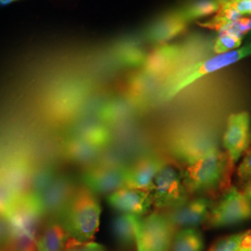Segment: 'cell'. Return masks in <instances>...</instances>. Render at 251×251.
Here are the masks:
<instances>
[{
	"instance_id": "cell-10",
	"label": "cell",
	"mask_w": 251,
	"mask_h": 251,
	"mask_svg": "<svg viewBox=\"0 0 251 251\" xmlns=\"http://www.w3.org/2000/svg\"><path fill=\"white\" fill-rule=\"evenodd\" d=\"M212 206L209 199L200 197L173 208L168 217L175 229L195 228L206 223Z\"/></svg>"
},
{
	"instance_id": "cell-15",
	"label": "cell",
	"mask_w": 251,
	"mask_h": 251,
	"mask_svg": "<svg viewBox=\"0 0 251 251\" xmlns=\"http://www.w3.org/2000/svg\"><path fill=\"white\" fill-rule=\"evenodd\" d=\"M102 147L90 141L75 136H70L64 144L65 155L71 161L79 165H88L95 161L100 154Z\"/></svg>"
},
{
	"instance_id": "cell-24",
	"label": "cell",
	"mask_w": 251,
	"mask_h": 251,
	"mask_svg": "<svg viewBox=\"0 0 251 251\" xmlns=\"http://www.w3.org/2000/svg\"><path fill=\"white\" fill-rule=\"evenodd\" d=\"M18 200L19 198L9 186L0 179V215L3 217L8 215Z\"/></svg>"
},
{
	"instance_id": "cell-22",
	"label": "cell",
	"mask_w": 251,
	"mask_h": 251,
	"mask_svg": "<svg viewBox=\"0 0 251 251\" xmlns=\"http://www.w3.org/2000/svg\"><path fill=\"white\" fill-rule=\"evenodd\" d=\"M242 37L234 36L229 33L219 32L214 40L213 53L222 54L237 50L242 44Z\"/></svg>"
},
{
	"instance_id": "cell-33",
	"label": "cell",
	"mask_w": 251,
	"mask_h": 251,
	"mask_svg": "<svg viewBox=\"0 0 251 251\" xmlns=\"http://www.w3.org/2000/svg\"><path fill=\"white\" fill-rule=\"evenodd\" d=\"M221 6L223 5H226V4H230V3H233L235 2V0H216Z\"/></svg>"
},
{
	"instance_id": "cell-20",
	"label": "cell",
	"mask_w": 251,
	"mask_h": 251,
	"mask_svg": "<svg viewBox=\"0 0 251 251\" xmlns=\"http://www.w3.org/2000/svg\"><path fill=\"white\" fill-rule=\"evenodd\" d=\"M204 241L195 228H184L176 233L171 244V251H203Z\"/></svg>"
},
{
	"instance_id": "cell-4",
	"label": "cell",
	"mask_w": 251,
	"mask_h": 251,
	"mask_svg": "<svg viewBox=\"0 0 251 251\" xmlns=\"http://www.w3.org/2000/svg\"><path fill=\"white\" fill-rule=\"evenodd\" d=\"M152 203L159 208H175L188 200L189 191L179 166L163 162L151 188Z\"/></svg>"
},
{
	"instance_id": "cell-16",
	"label": "cell",
	"mask_w": 251,
	"mask_h": 251,
	"mask_svg": "<svg viewBox=\"0 0 251 251\" xmlns=\"http://www.w3.org/2000/svg\"><path fill=\"white\" fill-rule=\"evenodd\" d=\"M68 240V233L63 225L51 221L40 231L37 251H64Z\"/></svg>"
},
{
	"instance_id": "cell-6",
	"label": "cell",
	"mask_w": 251,
	"mask_h": 251,
	"mask_svg": "<svg viewBox=\"0 0 251 251\" xmlns=\"http://www.w3.org/2000/svg\"><path fill=\"white\" fill-rule=\"evenodd\" d=\"M175 228L168 215L153 212L141 220L137 233V248L143 251H170Z\"/></svg>"
},
{
	"instance_id": "cell-27",
	"label": "cell",
	"mask_w": 251,
	"mask_h": 251,
	"mask_svg": "<svg viewBox=\"0 0 251 251\" xmlns=\"http://www.w3.org/2000/svg\"><path fill=\"white\" fill-rule=\"evenodd\" d=\"M237 177L244 184H248L251 180V149L247 152L237 169Z\"/></svg>"
},
{
	"instance_id": "cell-25",
	"label": "cell",
	"mask_w": 251,
	"mask_h": 251,
	"mask_svg": "<svg viewBox=\"0 0 251 251\" xmlns=\"http://www.w3.org/2000/svg\"><path fill=\"white\" fill-rule=\"evenodd\" d=\"M250 31H251V16L249 17L243 16L239 20L222 28L220 31H218V33L225 32V33H229L243 38V36L247 35Z\"/></svg>"
},
{
	"instance_id": "cell-34",
	"label": "cell",
	"mask_w": 251,
	"mask_h": 251,
	"mask_svg": "<svg viewBox=\"0 0 251 251\" xmlns=\"http://www.w3.org/2000/svg\"><path fill=\"white\" fill-rule=\"evenodd\" d=\"M237 251H250L249 250H247V249H245V248H240V250Z\"/></svg>"
},
{
	"instance_id": "cell-1",
	"label": "cell",
	"mask_w": 251,
	"mask_h": 251,
	"mask_svg": "<svg viewBox=\"0 0 251 251\" xmlns=\"http://www.w3.org/2000/svg\"><path fill=\"white\" fill-rule=\"evenodd\" d=\"M170 147L189 193L212 192L224 183L229 159L206 130L198 127L180 129L172 136Z\"/></svg>"
},
{
	"instance_id": "cell-18",
	"label": "cell",
	"mask_w": 251,
	"mask_h": 251,
	"mask_svg": "<svg viewBox=\"0 0 251 251\" xmlns=\"http://www.w3.org/2000/svg\"><path fill=\"white\" fill-rule=\"evenodd\" d=\"M140 223L141 219L139 216L127 213L117 216L112 223V232L117 242L123 246L136 243Z\"/></svg>"
},
{
	"instance_id": "cell-26",
	"label": "cell",
	"mask_w": 251,
	"mask_h": 251,
	"mask_svg": "<svg viewBox=\"0 0 251 251\" xmlns=\"http://www.w3.org/2000/svg\"><path fill=\"white\" fill-rule=\"evenodd\" d=\"M64 251H105V250L97 243L80 242L72 238L67 240Z\"/></svg>"
},
{
	"instance_id": "cell-12",
	"label": "cell",
	"mask_w": 251,
	"mask_h": 251,
	"mask_svg": "<svg viewBox=\"0 0 251 251\" xmlns=\"http://www.w3.org/2000/svg\"><path fill=\"white\" fill-rule=\"evenodd\" d=\"M33 168L25 159L8 162L0 170L2 179L19 198H26L29 194Z\"/></svg>"
},
{
	"instance_id": "cell-5",
	"label": "cell",
	"mask_w": 251,
	"mask_h": 251,
	"mask_svg": "<svg viewBox=\"0 0 251 251\" xmlns=\"http://www.w3.org/2000/svg\"><path fill=\"white\" fill-rule=\"evenodd\" d=\"M250 219L251 201L239 189L231 186L212 206L206 222L211 228H221L237 225Z\"/></svg>"
},
{
	"instance_id": "cell-9",
	"label": "cell",
	"mask_w": 251,
	"mask_h": 251,
	"mask_svg": "<svg viewBox=\"0 0 251 251\" xmlns=\"http://www.w3.org/2000/svg\"><path fill=\"white\" fill-rule=\"evenodd\" d=\"M127 168L117 165H99L91 167L83 175L86 186L100 194H108L125 188Z\"/></svg>"
},
{
	"instance_id": "cell-11",
	"label": "cell",
	"mask_w": 251,
	"mask_h": 251,
	"mask_svg": "<svg viewBox=\"0 0 251 251\" xmlns=\"http://www.w3.org/2000/svg\"><path fill=\"white\" fill-rule=\"evenodd\" d=\"M109 205L122 213L143 216L148 212L152 206L151 193L138 189H119L109 195Z\"/></svg>"
},
{
	"instance_id": "cell-17",
	"label": "cell",
	"mask_w": 251,
	"mask_h": 251,
	"mask_svg": "<svg viewBox=\"0 0 251 251\" xmlns=\"http://www.w3.org/2000/svg\"><path fill=\"white\" fill-rule=\"evenodd\" d=\"M72 136L79 137L90 141L93 144H98L102 148L111 140V132L108 126L100 120H83L73 128Z\"/></svg>"
},
{
	"instance_id": "cell-29",
	"label": "cell",
	"mask_w": 251,
	"mask_h": 251,
	"mask_svg": "<svg viewBox=\"0 0 251 251\" xmlns=\"http://www.w3.org/2000/svg\"><path fill=\"white\" fill-rule=\"evenodd\" d=\"M9 236V225L7 219L0 215V245L6 244Z\"/></svg>"
},
{
	"instance_id": "cell-28",
	"label": "cell",
	"mask_w": 251,
	"mask_h": 251,
	"mask_svg": "<svg viewBox=\"0 0 251 251\" xmlns=\"http://www.w3.org/2000/svg\"><path fill=\"white\" fill-rule=\"evenodd\" d=\"M233 8L242 16H251V1H235L232 3Z\"/></svg>"
},
{
	"instance_id": "cell-19",
	"label": "cell",
	"mask_w": 251,
	"mask_h": 251,
	"mask_svg": "<svg viewBox=\"0 0 251 251\" xmlns=\"http://www.w3.org/2000/svg\"><path fill=\"white\" fill-rule=\"evenodd\" d=\"M221 5L216 0H190L178 10L189 24L217 13Z\"/></svg>"
},
{
	"instance_id": "cell-21",
	"label": "cell",
	"mask_w": 251,
	"mask_h": 251,
	"mask_svg": "<svg viewBox=\"0 0 251 251\" xmlns=\"http://www.w3.org/2000/svg\"><path fill=\"white\" fill-rule=\"evenodd\" d=\"M241 17H243L242 15L239 14L236 11V9L233 8V4L230 3L221 6V8L213 18L203 23H198V25L220 31L222 28L239 20Z\"/></svg>"
},
{
	"instance_id": "cell-3",
	"label": "cell",
	"mask_w": 251,
	"mask_h": 251,
	"mask_svg": "<svg viewBox=\"0 0 251 251\" xmlns=\"http://www.w3.org/2000/svg\"><path fill=\"white\" fill-rule=\"evenodd\" d=\"M100 206L93 192L87 186L75 189L64 211L63 227L73 238L88 242L99 228Z\"/></svg>"
},
{
	"instance_id": "cell-14",
	"label": "cell",
	"mask_w": 251,
	"mask_h": 251,
	"mask_svg": "<svg viewBox=\"0 0 251 251\" xmlns=\"http://www.w3.org/2000/svg\"><path fill=\"white\" fill-rule=\"evenodd\" d=\"M188 25V22L176 9L154 22L147 30L146 37L151 42L163 43L183 33Z\"/></svg>"
},
{
	"instance_id": "cell-31",
	"label": "cell",
	"mask_w": 251,
	"mask_h": 251,
	"mask_svg": "<svg viewBox=\"0 0 251 251\" xmlns=\"http://www.w3.org/2000/svg\"><path fill=\"white\" fill-rule=\"evenodd\" d=\"M244 195H245V196L247 197V198L251 202V180L248 184H246V188H245Z\"/></svg>"
},
{
	"instance_id": "cell-13",
	"label": "cell",
	"mask_w": 251,
	"mask_h": 251,
	"mask_svg": "<svg viewBox=\"0 0 251 251\" xmlns=\"http://www.w3.org/2000/svg\"><path fill=\"white\" fill-rule=\"evenodd\" d=\"M162 164L161 159L153 155L142 157L127 169L126 187L150 192Z\"/></svg>"
},
{
	"instance_id": "cell-35",
	"label": "cell",
	"mask_w": 251,
	"mask_h": 251,
	"mask_svg": "<svg viewBox=\"0 0 251 251\" xmlns=\"http://www.w3.org/2000/svg\"><path fill=\"white\" fill-rule=\"evenodd\" d=\"M235 1H241V0H235ZM245 1H251V0H245Z\"/></svg>"
},
{
	"instance_id": "cell-30",
	"label": "cell",
	"mask_w": 251,
	"mask_h": 251,
	"mask_svg": "<svg viewBox=\"0 0 251 251\" xmlns=\"http://www.w3.org/2000/svg\"><path fill=\"white\" fill-rule=\"evenodd\" d=\"M241 248H245L251 251V231H250V233H248V235L245 237Z\"/></svg>"
},
{
	"instance_id": "cell-2",
	"label": "cell",
	"mask_w": 251,
	"mask_h": 251,
	"mask_svg": "<svg viewBox=\"0 0 251 251\" xmlns=\"http://www.w3.org/2000/svg\"><path fill=\"white\" fill-rule=\"evenodd\" d=\"M251 55V42L229 52L213 56L183 64L171 72L162 86L159 98L170 100L194 82L237 63Z\"/></svg>"
},
{
	"instance_id": "cell-7",
	"label": "cell",
	"mask_w": 251,
	"mask_h": 251,
	"mask_svg": "<svg viewBox=\"0 0 251 251\" xmlns=\"http://www.w3.org/2000/svg\"><path fill=\"white\" fill-rule=\"evenodd\" d=\"M75 189L69 177L58 174L50 184L35 199H32L42 216L64 213Z\"/></svg>"
},
{
	"instance_id": "cell-23",
	"label": "cell",
	"mask_w": 251,
	"mask_h": 251,
	"mask_svg": "<svg viewBox=\"0 0 251 251\" xmlns=\"http://www.w3.org/2000/svg\"><path fill=\"white\" fill-rule=\"evenodd\" d=\"M250 231L234 233L218 240L208 251H237L240 250L245 237Z\"/></svg>"
},
{
	"instance_id": "cell-8",
	"label": "cell",
	"mask_w": 251,
	"mask_h": 251,
	"mask_svg": "<svg viewBox=\"0 0 251 251\" xmlns=\"http://www.w3.org/2000/svg\"><path fill=\"white\" fill-rule=\"evenodd\" d=\"M251 142V117L247 112L231 115L225 129L223 145L231 164H235L247 152Z\"/></svg>"
},
{
	"instance_id": "cell-36",
	"label": "cell",
	"mask_w": 251,
	"mask_h": 251,
	"mask_svg": "<svg viewBox=\"0 0 251 251\" xmlns=\"http://www.w3.org/2000/svg\"><path fill=\"white\" fill-rule=\"evenodd\" d=\"M137 250H138V251H143L141 249H139V248H137Z\"/></svg>"
},
{
	"instance_id": "cell-32",
	"label": "cell",
	"mask_w": 251,
	"mask_h": 251,
	"mask_svg": "<svg viewBox=\"0 0 251 251\" xmlns=\"http://www.w3.org/2000/svg\"><path fill=\"white\" fill-rule=\"evenodd\" d=\"M14 1H17V0H0V7H4V6L9 5V4L13 3Z\"/></svg>"
}]
</instances>
